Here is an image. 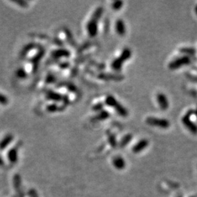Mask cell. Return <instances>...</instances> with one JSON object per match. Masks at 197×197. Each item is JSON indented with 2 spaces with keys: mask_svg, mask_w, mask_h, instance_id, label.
Listing matches in <instances>:
<instances>
[{
  "mask_svg": "<svg viewBox=\"0 0 197 197\" xmlns=\"http://www.w3.org/2000/svg\"><path fill=\"white\" fill-rule=\"evenodd\" d=\"M104 9L102 7H98L94 11L91 19L88 22L86 26V30L88 35L91 37H96L98 32V21L103 14Z\"/></svg>",
  "mask_w": 197,
  "mask_h": 197,
  "instance_id": "6da1fadb",
  "label": "cell"
},
{
  "mask_svg": "<svg viewBox=\"0 0 197 197\" xmlns=\"http://www.w3.org/2000/svg\"><path fill=\"white\" fill-rule=\"evenodd\" d=\"M105 103L109 107H113L114 109L115 110V111L117 112L120 115H121L122 117H126V116L128 115V110H126L124 106H122L121 104L115 99V98L113 96L109 95L107 96L105 98Z\"/></svg>",
  "mask_w": 197,
  "mask_h": 197,
  "instance_id": "7a4b0ae2",
  "label": "cell"
},
{
  "mask_svg": "<svg viewBox=\"0 0 197 197\" xmlns=\"http://www.w3.org/2000/svg\"><path fill=\"white\" fill-rule=\"evenodd\" d=\"M131 56H132V51H131L129 48H125L122 51L119 57L115 59L112 62L111 67L112 69L114 70H116V71H120L124 62L127 61L131 57Z\"/></svg>",
  "mask_w": 197,
  "mask_h": 197,
  "instance_id": "3957f363",
  "label": "cell"
},
{
  "mask_svg": "<svg viewBox=\"0 0 197 197\" xmlns=\"http://www.w3.org/2000/svg\"><path fill=\"white\" fill-rule=\"evenodd\" d=\"M194 112L195 111H194L193 110H188V111L186 112V114L184 115V117L182 118V121L185 126H186L191 133L197 134V125L195 124L191 120V116L193 114H194Z\"/></svg>",
  "mask_w": 197,
  "mask_h": 197,
  "instance_id": "277c9868",
  "label": "cell"
},
{
  "mask_svg": "<svg viewBox=\"0 0 197 197\" xmlns=\"http://www.w3.org/2000/svg\"><path fill=\"white\" fill-rule=\"evenodd\" d=\"M146 124L150 126H158V127H161L163 128H166L170 127V123L168 120L154 117H148L147 118Z\"/></svg>",
  "mask_w": 197,
  "mask_h": 197,
  "instance_id": "5b68a950",
  "label": "cell"
},
{
  "mask_svg": "<svg viewBox=\"0 0 197 197\" xmlns=\"http://www.w3.org/2000/svg\"><path fill=\"white\" fill-rule=\"evenodd\" d=\"M191 59L188 57V56H183L181 57L176 59L170 62L169 64V68L171 69H175L178 68H180V67L184 65H187V64H190Z\"/></svg>",
  "mask_w": 197,
  "mask_h": 197,
  "instance_id": "8992f818",
  "label": "cell"
},
{
  "mask_svg": "<svg viewBox=\"0 0 197 197\" xmlns=\"http://www.w3.org/2000/svg\"><path fill=\"white\" fill-rule=\"evenodd\" d=\"M157 102L159 105L160 108L163 110H166L168 109L169 107V101L167 99L166 95H164V94L160 93L158 94L157 95Z\"/></svg>",
  "mask_w": 197,
  "mask_h": 197,
  "instance_id": "52a82bcc",
  "label": "cell"
},
{
  "mask_svg": "<svg viewBox=\"0 0 197 197\" xmlns=\"http://www.w3.org/2000/svg\"><path fill=\"white\" fill-rule=\"evenodd\" d=\"M148 144H149L148 140H145V139L141 140L133 147V148H132V151H133L134 153H139L141 152L142 150L145 149L147 147H148Z\"/></svg>",
  "mask_w": 197,
  "mask_h": 197,
  "instance_id": "ba28073f",
  "label": "cell"
},
{
  "mask_svg": "<svg viewBox=\"0 0 197 197\" xmlns=\"http://www.w3.org/2000/svg\"><path fill=\"white\" fill-rule=\"evenodd\" d=\"M51 55L55 59H61V58H67L70 56V52L67 49H57L51 53Z\"/></svg>",
  "mask_w": 197,
  "mask_h": 197,
  "instance_id": "9c48e42d",
  "label": "cell"
},
{
  "mask_svg": "<svg viewBox=\"0 0 197 197\" xmlns=\"http://www.w3.org/2000/svg\"><path fill=\"white\" fill-rule=\"evenodd\" d=\"M46 97L48 99L51 100V101L58 102H63V97L64 96H62L59 93L55 92L53 91H48L45 94Z\"/></svg>",
  "mask_w": 197,
  "mask_h": 197,
  "instance_id": "30bf717a",
  "label": "cell"
},
{
  "mask_svg": "<svg viewBox=\"0 0 197 197\" xmlns=\"http://www.w3.org/2000/svg\"><path fill=\"white\" fill-rule=\"evenodd\" d=\"M17 146L11 148V149L8 151L7 158L9 161L10 162L11 164H15V163L17 162L18 158H19V153H18Z\"/></svg>",
  "mask_w": 197,
  "mask_h": 197,
  "instance_id": "8fae6325",
  "label": "cell"
},
{
  "mask_svg": "<svg viewBox=\"0 0 197 197\" xmlns=\"http://www.w3.org/2000/svg\"><path fill=\"white\" fill-rule=\"evenodd\" d=\"M112 164L117 170H121L125 168L126 166V161L121 156H115L112 159Z\"/></svg>",
  "mask_w": 197,
  "mask_h": 197,
  "instance_id": "7c38bea8",
  "label": "cell"
},
{
  "mask_svg": "<svg viewBox=\"0 0 197 197\" xmlns=\"http://www.w3.org/2000/svg\"><path fill=\"white\" fill-rule=\"evenodd\" d=\"M14 136L12 134H7L4 136L2 140L0 141V150H5L7 147L11 143L13 140Z\"/></svg>",
  "mask_w": 197,
  "mask_h": 197,
  "instance_id": "4fadbf2b",
  "label": "cell"
},
{
  "mask_svg": "<svg viewBox=\"0 0 197 197\" xmlns=\"http://www.w3.org/2000/svg\"><path fill=\"white\" fill-rule=\"evenodd\" d=\"M116 32L120 36H124L126 34V25L125 23L121 19L117 20L115 23Z\"/></svg>",
  "mask_w": 197,
  "mask_h": 197,
  "instance_id": "5bb4252c",
  "label": "cell"
},
{
  "mask_svg": "<svg viewBox=\"0 0 197 197\" xmlns=\"http://www.w3.org/2000/svg\"><path fill=\"white\" fill-rule=\"evenodd\" d=\"M99 78L103 80H122L124 77L122 75H114V74H101L99 75Z\"/></svg>",
  "mask_w": 197,
  "mask_h": 197,
  "instance_id": "9a60e30c",
  "label": "cell"
},
{
  "mask_svg": "<svg viewBox=\"0 0 197 197\" xmlns=\"http://www.w3.org/2000/svg\"><path fill=\"white\" fill-rule=\"evenodd\" d=\"M132 139V135L131 134H126L125 136H124V137L122 138V140H120V144H119L120 148H124V147H126V145H128L131 142Z\"/></svg>",
  "mask_w": 197,
  "mask_h": 197,
  "instance_id": "2e32d148",
  "label": "cell"
},
{
  "mask_svg": "<svg viewBox=\"0 0 197 197\" xmlns=\"http://www.w3.org/2000/svg\"><path fill=\"white\" fill-rule=\"evenodd\" d=\"M109 117H110L109 112L105 111V110H102V111L98 112L94 118L98 120H103L107 119V118H108Z\"/></svg>",
  "mask_w": 197,
  "mask_h": 197,
  "instance_id": "e0dca14e",
  "label": "cell"
},
{
  "mask_svg": "<svg viewBox=\"0 0 197 197\" xmlns=\"http://www.w3.org/2000/svg\"><path fill=\"white\" fill-rule=\"evenodd\" d=\"M16 77L18 78H20V79H24L27 77V72L25 71V69H23V68H19V69H17V71L15 72Z\"/></svg>",
  "mask_w": 197,
  "mask_h": 197,
  "instance_id": "ac0fdd59",
  "label": "cell"
},
{
  "mask_svg": "<svg viewBox=\"0 0 197 197\" xmlns=\"http://www.w3.org/2000/svg\"><path fill=\"white\" fill-rule=\"evenodd\" d=\"M107 136H108V141H109V143L110 144V145H111L112 148H116V146H117V142H116L115 136L114 134L112 133H108Z\"/></svg>",
  "mask_w": 197,
  "mask_h": 197,
  "instance_id": "d6986e66",
  "label": "cell"
},
{
  "mask_svg": "<svg viewBox=\"0 0 197 197\" xmlns=\"http://www.w3.org/2000/svg\"><path fill=\"white\" fill-rule=\"evenodd\" d=\"M21 177L19 174H16L14 178V186H15V189L19 191H20V188H21Z\"/></svg>",
  "mask_w": 197,
  "mask_h": 197,
  "instance_id": "ffe728a7",
  "label": "cell"
},
{
  "mask_svg": "<svg viewBox=\"0 0 197 197\" xmlns=\"http://www.w3.org/2000/svg\"><path fill=\"white\" fill-rule=\"evenodd\" d=\"M180 51L182 53L188 54V55H194L196 53V50L192 48H182L180 50Z\"/></svg>",
  "mask_w": 197,
  "mask_h": 197,
  "instance_id": "44dd1931",
  "label": "cell"
},
{
  "mask_svg": "<svg viewBox=\"0 0 197 197\" xmlns=\"http://www.w3.org/2000/svg\"><path fill=\"white\" fill-rule=\"evenodd\" d=\"M46 110H47V111L49 112H55L61 109H60L56 104H51L46 107Z\"/></svg>",
  "mask_w": 197,
  "mask_h": 197,
  "instance_id": "7402d4cb",
  "label": "cell"
},
{
  "mask_svg": "<svg viewBox=\"0 0 197 197\" xmlns=\"http://www.w3.org/2000/svg\"><path fill=\"white\" fill-rule=\"evenodd\" d=\"M35 46V45L33 43L28 44L27 45L25 46V48H23V51H22V55H23V56L26 55V54H27L29 51H31V50L33 49Z\"/></svg>",
  "mask_w": 197,
  "mask_h": 197,
  "instance_id": "603a6c76",
  "label": "cell"
},
{
  "mask_svg": "<svg viewBox=\"0 0 197 197\" xmlns=\"http://www.w3.org/2000/svg\"><path fill=\"white\" fill-rule=\"evenodd\" d=\"M123 4L124 2L122 1H115L112 4V8L115 10H118L122 7Z\"/></svg>",
  "mask_w": 197,
  "mask_h": 197,
  "instance_id": "cb8c5ba5",
  "label": "cell"
},
{
  "mask_svg": "<svg viewBox=\"0 0 197 197\" xmlns=\"http://www.w3.org/2000/svg\"><path fill=\"white\" fill-rule=\"evenodd\" d=\"M9 102V100H8V98L4 94L0 93V104H3V105H6V104H8Z\"/></svg>",
  "mask_w": 197,
  "mask_h": 197,
  "instance_id": "d4e9b609",
  "label": "cell"
},
{
  "mask_svg": "<svg viewBox=\"0 0 197 197\" xmlns=\"http://www.w3.org/2000/svg\"><path fill=\"white\" fill-rule=\"evenodd\" d=\"M13 2H15L17 5H19L22 7H27L28 6V2L26 1H23V0H19V1H16V0H14L13 1Z\"/></svg>",
  "mask_w": 197,
  "mask_h": 197,
  "instance_id": "484cf974",
  "label": "cell"
},
{
  "mask_svg": "<svg viewBox=\"0 0 197 197\" xmlns=\"http://www.w3.org/2000/svg\"><path fill=\"white\" fill-rule=\"evenodd\" d=\"M102 108H103V104L102 103H98L93 107V110L94 111L101 112L102 111Z\"/></svg>",
  "mask_w": 197,
  "mask_h": 197,
  "instance_id": "4316f807",
  "label": "cell"
},
{
  "mask_svg": "<svg viewBox=\"0 0 197 197\" xmlns=\"http://www.w3.org/2000/svg\"><path fill=\"white\" fill-rule=\"evenodd\" d=\"M67 89L69 90V91H72V92H75L77 91V88H76V86L72 83H70L67 86Z\"/></svg>",
  "mask_w": 197,
  "mask_h": 197,
  "instance_id": "83f0119b",
  "label": "cell"
},
{
  "mask_svg": "<svg viewBox=\"0 0 197 197\" xmlns=\"http://www.w3.org/2000/svg\"><path fill=\"white\" fill-rule=\"evenodd\" d=\"M55 81V78H54L53 75H48L47 78V80H46V83H53Z\"/></svg>",
  "mask_w": 197,
  "mask_h": 197,
  "instance_id": "f1b7e54d",
  "label": "cell"
},
{
  "mask_svg": "<svg viewBox=\"0 0 197 197\" xmlns=\"http://www.w3.org/2000/svg\"><path fill=\"white\" fill-rule=\"evenodd\" d=\"M69 66V64L68 63V62H64V63H62L60 64V67H61V68H67Z\"/></svg>",
  "mask_w": 197,
  "mask_h": 197,
  "instance_id": "f546056e",
  "label": "cell"
},
{
  "mask_svg": "<svg viewBox=\"0 0 197 197\" xmlns=\"http://www.w3.org/2000/svg\"><path fill=\"white\" fill-rule=\"evenodd\" d=\"M4 165H5V161H4L3 158L0 156V167H1V166H3Z\"/></svg>",
  "mask_w": 197,
  "mask_h": 197,
  "instance_id": "4dcf8cb0",
  "label": "cell"
},
{
  "mask_svg": "<svg viewBox=\"0 0 197 197\" xmlns=\"http://www.w3.org/2000/svg\"><path fill=\"white\" fill-rule=\"evenodd\" d=\"M195 115H196V118H197V107H196V110H195Z\"/></svg>",
  "mask_w": 197,
  "mask_h": 197,
  "instance_id": "1f68e13d",
  "label": "cell"
},
{
  "mask_svg": "<svg viewBox=\"0 0 197 197\" xmlns=\"http://www.w3.org/2000/svg\"><path fill=\"white\" fill-rule=\"evenodd\" d=\"M195 11H196V15H197V5H196V7H195Z\"/></svg>",
  "mask_w": 197,
  "mask_h": 197,
  "instance_id": "d6a6232c",
  "label": "cell"
},
{
  "mask_svg": "<svg viewBox=\"0 0 197 197\" xmlns=\"http://www.w3.org/2000/svg\"><path fill=\"white\" fill-rule=\"evenodd\" d=\"M178 197H181V196H178Z\"/></svg>",
  "mask_w": 197,
  "mask_h": 197,
  "instance_id": "836d02e7",
  "label": "cell"
}]
</instances>
